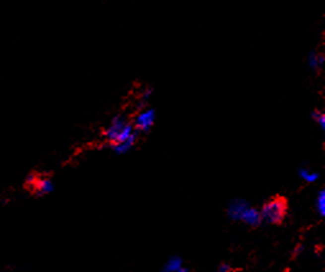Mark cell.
<instances>
[{
	"label": "cell",
	"mask_w": 325,
	"mask_h": 272,
	"mask_svg": "<svg viewBox=\"0 0 325 272\" xmlns=\"http://www.w3.org/2000/svg\"><path fill=\"white\" fill-rule=\"evenodd\" d=\"M219 272H232V269L229 265H222L219 267Z\"/></svg>",
	"instance_id": "obj_14"
},
{
	"label": "cell",
	"mask_w": 325,
	"mask_h": 272,
	"mask_svg": "<svg viewBox=\"0 0 325 272\" xmlns=\"http://www.w3.org/2000/svg\"><path fill=\"white\" fill-rule=\"evenodd\" d=\"M249 203L243 199H234L228 205V216L232 220H240L243 211L249 207Z\"/></svg>",
	"instance_id": "obj_6"
},
{
	"label": "cell",
	"mask_w": 325,
	"mask_h": 272,
	"mask_svg": "<svg viewBox=\"0 0 325 272\" xmlns=\"http://www.w3.org/2000/svg\"><path fill=\"white\" fill-rule=\"evenodd\" d=\"M241 221H243L245 223H247L249 226H253V227H256L259 226L260 223H261V214H260V211H258L256 208L251 207V205H249V207L243 211L242 216H241L240 218Z\"/></svg>",
	"instance_id": "obj_5"
},
{
	"label": "cell",
	"mask_w": 325,
	"mask_h": 272,
	"mask_svg": "<svg viewBox=\"0 0 325 272\" xmlns=\"http://www.w3.org/2000/svg\"><path fill=\"white\" fill-rule=\"evenodd\" d=\"M137 135H138V132H136V134L132 135L131 138L127 139L126 141H122V143H119V144H114V145H112V149L114 150L117 154H126L128 150L131 149L134 144H136Z\"/></svg>",
	"instance_id": "obj_8"
},
{
	"label": "cell",
	"mask_w": 325,
	"mask_h": 272,
	"mask_svg": "<svg viewBox=\"0 0 325 272\" xmlns=\"http://www.w3.org/2000/svg\"><path fill=\"white\" fill-rule=\"evenodd\" d=\"M132 122H130L127 117L125 116H116L112 119L110 125L108 126L105 131H104V136L107 138L110 145L114 144H119L122 141H126L130 139L133 134H136Z\"/></svg>",
	"instance_id": "obj_1"
},
{
	"label": "cell",
	"mask_w": 325,
	"mask_h": 272,
	"mask_svg": "<svg viewBox=\"0 0 325 272\" xmlns=\"http://www.w3.org/2000/svg\"><path fill=\"white\" fill-rule=\"evenodd\" d=\"M156 121V110L151 107L141 108L140 112L134 116L132 125L137 132H146L151 129Z\"/></svg>",
	"instance_id": "obj_3"
},
{
	"label": "cell",
	"mask_w": 325,
	"mask_h": 272,
	"mask_svg": "<svg viewBox=\"0 0 325 272\" xmlns=\"http://www.w3.org/2000/svg\"><path fill=\"white\" fill-rule=\"evenodd\" d=\"M287 209H288V204H287L286 199L283 196H274L266 200L262 205L261 211H260L261 220L267 223H273V225L282 223L287 216Z\"/></svg>",
	"instance_id": "obj_2"
},
{
	"label": "cell",
	"mask_w": 325,
	"mask_h": 272,
	"mask_svg": "<svg viewBox=\"0 0 325 272\" xmlns=\"http://www.w3.org/2000/svg\"><path fill=\"white\" fill-rule=\"evenodd\" d=\"M28 187L36 195H45L54 190V183L49 178L43 176H31L28 179Z\"/></svg>",
	"instance_id": "obj_4"
},
{
	"label": "cell",
	"mask_w": 325,
	"mask_h": 272,
	"mask_svg": "<svg viewBox=\"0 0 325 272\" xmlns=\"http://www.w3.org/2000/svg\"><path fill=\"white\" fill-rule=\"evenodd\" d=\"M316 211L319 212L320 216H324L325 214V191L324 190H320L318 196H316Z\"/></svg>",
	"instance_id": "obj_12"
},
{
	"label": "cell",
	"mask_w": 325,
	"mask_h": 272,
	"mask_svg": "<svg viewBox=\"0 0 325 272\" xmlns=\"http://www.w3.org/2000/svg\"><path fill=\"white\" fill-rule=\"evenodd\" d=\"M311 118H313L314 122H315L316 125L319 126V127L323 130V131H324V130H325V114H324V112H322V110H319V109L313 110V113H311Z\"/></svg>",
	"instance_id": "obj_11"
},
{
	"label": "cell",
	"mask_w": 325,
	"mask_h": 272,
	"mask_svg": "<svg viewBox=\"0 0 325 272\" xmlns=\"http://www.w3.org/2000/svg\"><path fill=\"white\" fill-rule=\"evenodd\" d=\"M178 272H189V271H186V270H183V269H180L178 270Z\"/></svg>",
	"instance_id": "obj_15"
},
{
	"label": "cell",
	"mask_w": 325,
	"mask_h": 272,
	"mask_svg": "<svg viewBox=\"0 0 325 272\" xmlns=\"http://www.w3.org/2000/svg\"><path fill=\"white\" fill-rule=\"evenodd\" d=\"M152 92H154V90H152V88H145V89L142 90V92L140 94V96H138V103H137V105H138V108H145L147 107L146 104H147V101L150 100V98L152 96Z\"/></svg>",
	"instance_id": "obj_10"
},
{
	"label": "cell",
	"mask_w": 325,
	"mask_h": 272,
	"mask_svg": "<svg viewBox=\"0 0 325 272\" xmlns=\"http://www.w3.org/2000/svg\"><path fill=\"white\" fill-rule=\"evenodd\" d=\"M180 269H182V263H181L180 258H172V260H169L167 267H165L168 272H178Z\"/></svg>",
	"instance_id": "obj_13"
},
{
	"label": "cell",
	"mask_w": 325,
	"mask_h": 272,
	"mask_svg": "<svg viewBox=\"0 0 325 272\" xmlns=\"http://www.w3.org/2000/svg\"><path fill=\"white\" fill-rule=\"evenodd\" d=\"M289 272H291V271H289Z\"/></svg>",
	"instance_id": "obj_16"
},
{
	"label": "cell",
	"mask_w": 325,
	"mask_h": 272,
	"mask_svg": "<svg viewBox=\"0 0 325 272\" xmlns=\"http://www.w3.org/2000/svg\"><path fill=\"white\" fill-rule=\"evenodd\" d=\"M298 174H300L302 180L306 181V182H315L319 179V174L310 169H300Z\"/></svg>",
	"instance_id": "obj_9"
},
{
	"label": "cell",
	"mask_w": 325,
	"mask_h": 272,
	"mask_svg": "<svg viewBox=\"0 0 325 272\" xmlns=\"http://www.w3.org/2000/svg\"><path fill=\"white\" fill-rule=\"evenodd\" d=\"M324 63H325V57L324 54H322V53L313 50V52H310L309 54H307V67L310 68L311 71L318 72V71H320L323 67H324Z\"/></svg>",
	"instance_id": "obj_7"
}]
</instances>
